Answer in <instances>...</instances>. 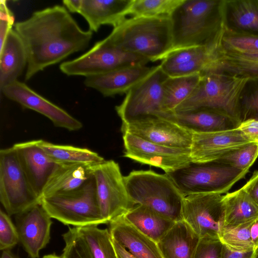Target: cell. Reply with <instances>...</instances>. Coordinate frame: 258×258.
Returning <instances> with one entry per match:
<instances>
[{
    "label": "cell",
    "instance_id": "cell-48",
    "mask_svg": "<svg viewBox=\"0 0 258 258\" xmlns=\"http://www.w3.org/2000/svg\"><path fill=\"white\" fill-rule=\"evenodd\" d=\"M112 241L117 258H136L117 242Z\"/></svg>",
    "mask_w": 258,
    "mask_h": 258
},
{
    "label": "cell",
    "instance_id": "cell-27",
    "mask_svg": "<svg viewBox=\"0 0 258 258\" xmlns=\"http://www.w3.org/2000/svg\"><path fill=\"white\" fill-rule=\"evenodd\" d=\"M200 239L182 220L175 222L157 245L163 258H194Z\"/></svg>",
    "mask_w": 258,
    "mask_h": 258
},
{
    "label": "cell",
    "instance_id": "cell-37",
    "mask_svg": "<svg viewBox=\"0 0 258 258\" xmlns=\"http://www.w3.org/2000/svg\"><path fill=\"white\" fill-rule=\"evenodd\" d=\"M252 222L223 230L220 236L221 241L235 251L243 252L254 250L250 234V228Z\"/></svg>",
    "mask_w": 258,
    "mask_h": 258
},
{
    "label": "cell",
    "instance_id": "cell-21",
    "mask_svg": "<svg viewBox=\"0 0 258 258\" xmlns=\"http://www.w3.org/2000/svg\"><path fill=\"white\" fill-rule=\"evenodd\" d=\"M133 0H81L78 14L87 21L89 30L97 32L102 25L113 28L120 24L129 15Z\"/></svg>",
    "mask_w": 258,
    "mask_h": 258
},
{
    "label": "cell",
    "instance_id": "cell-5",
    "mask_svg": "<svg viewBox=\"0 0 258 258\" xmlns=\"http://www.w3.org/2000/svg\"><path fill=\"white\" fill-rule=\"evenodd\" d=\"M246 79L222 73L202 75L190 95L175 108L174 112L211 109L229 116L239 124L241 120L238 98Z\"/></svg>",
    "mask_w": 258,
    "mask_h": 258
},
{
    "label": "cell",
    "instance_id": "cell-51",
    "mask_svg": "<svg viewBox=\"0 0 258 258\" xmlns=\"http://www.w3.org/2000/svg\"><path fill=\"white\" fill-rule=\"evenodd\" d=\"M255 258H258V252H257Z\"/></svg>",
    "mask_w": 258,
    "mask_h": 258
},
{
    "label": "cell",
    "instance_id": "cell-46",
    "mask_svg": "<svg viewBox=\"0 0 258 258\" xmlns=\"http://www.w3.org/2000/svg\"><path fill=\"white\" fill-rule=\"evenodd\" d=\"M250 234L254 250L258 252V218L252 222L250 228Z\"/></svg>",
    "mask_w": 258,
    "mask_h": 258
},
{
    "label": "cell",
    "instance_id": "cell-38",
    "mask_svg": "<svg viewBox=\"0 0 258 258\" xmlns=\"http://www.w3.org/2000/svg\"><path fill=\"white\" fill-rule=\"evenodd\" d=\"M258 157V144L252 143L225 155L215 162L248 171Z\"/></svg>",
    "mask_w": 258,
    "mask_h": 258
},
{
    "label": "cell",
    "instance_id": "cell-9",
    "mask_svg": "<svg viewBox=\"0 0 258 258\" xmlns=\"http://www.w3.org/2000/svg\"><path fill=\"white\" fill-rule=\"evenodd\" d=\"M168 76L159 65L126 94L122 102L115 106L122 122H128L148 116L166 119L171 113L163 107V83Z\"/></svg>",
    "mask_w": 258,
    "mask_h": 258
},
{
    "label": "cell",
    "instance_id": "cell-2",
    "mask_svg": "<svg viewBox=\"0 0 258 258\" xmlns=\"http://www.w3.org/2000/svg\"><path fill=\"white\" fill-rule=\"evenodd\" d=\"M223 0H183L170 17L171 51L195 46L219 48L224 31Z\"/></svg>",
    "mask_w": 258,
    "mask_h": 258
},
{
    "label": "cell",
    "instance_id": "cell-18",
    "mask_svg": "<svg viewBox=\"0 0 258 258\" xmlns=\"http://www.w3.org/2000/svg\"><path fill=\"white\" fill-rule=\"evenodd\" d=\"M15 221L25 250L30 258H39L50 238L51 218L40 204L16 215Z\"/></svg>",
    "mask_w": 258,
    "mask_h": 258
},
{
    "label": "cell",
    "instance_id": "cell-20",
    "mask_svg": "<svg viewBox=\"0 0 258 258\" xmlns=\"http://www.w3.org/2000/svg\"><path fill=\"white\" fill-rule=\"evenodd\" d=\"M13 147L33 189L40 198L57 163L39 146L37 140L16 143Z\"/></svg>",
    "mask_w": 258,
    "mask_h": 258
},
{
    "label": "cell",
    "instance_id": "cell-26",
    "mask_svg": "<svg viewBox=\"0 0 258 258\" xmlns=\"http://www.w3.org/2000/svg\"><path fill=\"white\" fill-rule=\"evenodd\" d=\"M25 46L16 31L11 29L0 49V90L18 80L27 66Z\"/></svg>",
    "mask_w": 258,
    "mask_h": 258
},
{
    "label": "cell",
    "instance_id": "cell-4",
    "mask_svg": "<svg viewBox=\"0 0 258 258\" xmlns=\"http://www.w3.org/2000/svg\"><path fill=\"white\" fill-rule=\"evenodd\" d=\"M124 179L129 198L134 206L148 207L175 222L183 220L184 197L167 174L151 170H134Z\"/></svg>",
    "mask_w": 258,
    "mask_h": 258
},
{
    "label": "cell",
    "instance_id": "cell-14",
    "mask_svg": "<svg viewBox=\"0 0 258 258\" xmlns=\"http://www.w3.org/2000/svg\"><path fill=\"white\" fill-rule=\"evenodd\" d=\"M121 131L157 144L190 149L192 132L178 124L159 116H148L122 122Z\"/></svg>",
    "mask_w": 258,
    "mask_h": 258
},
{
    "label": "cell",
    "instance_id": "cell-11",
    "mask_svg": "<svg viewBox=\"0 0 258 258\" xmlns=\"http://www.w3.org/2000/svg\"><path fill=\"white\" fill-rule=\"evenodd\" d=\"M92 175L100 211L107 224L134 206L117 163L112 160H105L94 165Z\"/></svg>",
    "mask_w": 258,
    "mask_h": 258
},
{
    "label": "cell",
    "instance_id": "cell-47",
    "mask_svg": "<svg viewBox=\"0 0 258 258\" xmlns=\"http://www.w3.org/2000/svg\"><path fill=\"white\" fill-rule=\"evenodd\" d=\"M62 3L69 12L78 13L81 0H64L62 1Z\"/></svg>",
    "mask_w": 258,
    "mask_h": 258
},
{
    "label": "cell",
    "instance_id": "cell-28",
    "mask_svg": "<svg viewBox=\"0 0 258 258\" xmlns=\"http://www.w3.org/2000/svg\"><path fill=\"white\" fill-rule=\"evenodd\" d=\"M222 204L223 230L235 228L258 218V207L242 187L223 196Z\"/></svg>",
    "mask_w": 258,
    "mask_h": 258
},
{
    "label": "cell",
    "instance_id": "cell-50",
    "mask_svg": "<svg viewBox=\"0 0 258 258\" xmlns=\"http://www.w3.org/2000/svg\"><path fill=\"white\" fill-rule=\"evenodd\" d=\"M42 258H63L62 256H57L55 254H50L44 255Z\"/></svg>",
    "mask_w": 258,
    "mask_h": 258
},
{
    "label": "cell",
    "instance_id": "cell-1",
    "mask_svg": "<svg viewBox=\"0 0 258 258\" xmlns=\"http://www.w3.org/2000/svg\"><path fill=\"white\" fill-rule=\"evenodd\" d=\"M14 30L27 50L25 80L88 47L93 32L81 28L69 11L55 5L35 12L17 22Z\"/></svg>",
    "mask_w": 258,
    "mask_h": 258
},
{
    "label": "cell",
    "instance_id": "cell-7",
    "mask_svg": "<svg viewBox=\"0 0 258 258\" xmlns=\"http://www.w3.org/2000/svg\"><path fill=\"white\" fill-rule=\"evenodd\" d=\"M248 172L217 162H191L167 174L185 197L202 193H227Z\"/></svg>",
    "mask_w": 258,
    "mask_h": 258
},
{
    "label": "cell",
    "instance_id": "cell-35",
    "mask_svg": "<svg viewBox=\"0 0 258 258\" xmlns=\"http://www.w3.org/2000/svg\"><path fill=\"white\" fill-rule=\"evenodd\" d=\"M218 49L225 53H258V35L235 33L224 29Z\"/></svg>",
    "mask_w": 258,
    "mask_h": 258
},
{
    "label": "cell",
    "instance_id": "cell-22",
    "mask_svg": "<svg viewBox=\"0 0 258 258\" xmlns=\"http://www.w3.org/2000/svg\"><path fill=\"white\" fill-rule=\"evenodd\" d=\"M109 231L112 239L136 258H163L157 243L147 236L124 218L111 221Z\"/></svg>",
    "mask_w": 258,
    "mask_h": 258
},
{
    "label": "cell",
    "instance_id": "cell-40",
    "mask_svg": "<svg viewBox=\"0 0 258 258\" xmlns=\"http://www.w3.org/2000/svg\"><path fill=\"white\" fill-rule=\"evenodd\" d=\"M20 241L16 226L10 216L2 210L0 211V249H9Z\"/></svg>",
    "mask_w": 258,
    "mask_h": 258
},
{
    "label": "cell",
    "instance_id": "cell-36",
    "mask_svg": "<svg viewBox=\"0 0 258 258\" xmlns=\"http://www.w3.org/2000/svg\"><path fill=\"white\" fill-rule=\"evenodd\" d=\"M238 108L241 122L258 119V78H247L238 98Z\"/></svg>",
    "mask_w": 258,
    "mask_h": 258
},
{
    "label": "cell",
    "instance_id": "cell-15",
    "mask_svg": "<svg viewBox=\"0 0 258 258\" xmlns=\"http://www.w3.org/2000/svg\"><path fill=\"white\" fill-rule=\"evenodd\" d=\"M251 143L237 127L211 132H193L190 147L191 162H215Z\"/></svg>",
    "mask_w": 258,
    "mask_h": 258
},
{
    "label": "cell",
    "instance_id": "cell-24",
    "mask_svg": "<svg viewBox=\"0 0 258 258\" xmlns=\"http://www.w3.org/2000/svg\"><path fill=\"white\" fill-rule=\"evenodd\" d=\"M224 29L258 35V0H223Z\"/></svg>",
    "mask_w": 258,
    "mask_h": 258
},
{
    "label": "cell",
    "instance_id": "cell-17",
    "mask_svg": "<svg viewBox=\"0 0 258 258\" xmlns=\"http://www.w3.org/2000/svg\"><path fill=\"white\" fill-rule=\"evenodd\" d=\"M218 49L205 46L180 49L168 54L159 66L168 77L214 73Z\"/></svg>",
    "mask_w": 258,
    "mask_h": 258
},
{
    "label": "cell",
    "instance_id": "cell-8",
    "mask_svg": "<svg viewBox=\"0 0 258 258\" xmlns=\"http://www.w3.org/2000/svg\"><path fill=\"white\" fill-rule=\"evenodd\" d=\"M0 201L9 216L40 204L13 146L0 151Z\"/></svg>",
    "mask_w": 258,
    "mask_h": 258
},
{
    "label": "cell",
    "instance_id": "cell-13",
    "mask_svg": "<svg viewBox=\"0 0 258 258\" xmlns=\"http://www.w3.org/2000/svg\"><path fill=\"white\" fill-rule=\"evenodd\" d=\"M223 196L202 193L185 197L182 205L183 220L200 237L220 239L223 230Z\"/></svg>",
    "mask_w": 258,
    "mask_h": 258
},
{
    "label": "cell",
    "instance_id": "cell-34",
    "mask_svg": "<svg viewBox=\"0 0 258 258\" xmlns=\"http://www.w3.org/2000/svg\"><path fill=\"white\" fill-rule=\"evenodd\" d=\"M183 0H133L129 15L133 17H169Z\"/></svg>",
    "mask_w": 258,
    "mask_h": 258
},
{
    "label": "cell",
    "instance_id": "cell-6",
    "mask_svg": "<svg viewBox=\"0 0 258 258\" xmlns=\"http://www.w3.org/2000/svg\"><path fill=\"white\" fill-rule=\"evenodd\" d=\"M40 204L51 218L80 227L107 224L99 208L92 176L79 188L42 198Z\"/></svg>",
    "mask_w": 258,
    "mask_h": 258
},
{
    "label": "cell",
    "instance_id": "cell-33",
    "mask_svg": "<svg viewBox=\"0 0 258 258\" xmlns=\"http://www.w3.org/2000/svg\"><path fill=\"white\" fill-rule=\"evenodd\" d=\"M97 226L76 227L92 258H117L109 230Z\"/></svg>",
    "mask_w": 258,
    "mask_h": 258
},
{
    "label": "cell",
    "instance_id": "cell-3",
    "mask_svg": "<svg viewBox=\"0 0 258 258\" xmlns=\"http://www.w3.org/2000/svg\"><path fill=\"white\" fill-rule=\"evenodd\" d=\"M113 46L150 61L162 60L172 49L169 17H132L113 28L106 37Z\"/></svg>",
    "mask_w": 258,
    "mask_h": 258
},
{
    "label": "cell",
    "instance_id": "cell-19",
    "mask_svg": "<svg viewBox=\"0 0 258 258\" xmlns=\"http://www.w3.org/2000/svg\"><path fill=\"white\" fill-rule=\"evenodd\" d=\"M146 65H134L85 78V85L105 97L126 94L155 69Z\"/></svg>",
    "mask_w": 258,
    "mask_h": 258
},
{
    "label": "cell",
    "instance_id": "cell-23",
    "mask_svg": "<svg viewBox=\"0 0 258 258\" xmlns=\"http://www.w3.org/2000/svg\"><path fill=\"white\" fill-rule=\"evenodd\" d=\"M93 167L83 164H56L42 190L40 200L79 188L92 176Z\"/></svg>",
    "mask_w": 258,
    "mask_h": 258
},
{
    "label": "cell",
    "instance_id": "cell-25",
    "mask_svg": "<svg viewBox=\"0 0 258 258\" xmlns=\"http://www.w3.org/2000/svg\"><path fill=\"white\" fill-rule=\"evenodd\" d=\"M168 120L193 132L205 133L237 128L239 124L229 116L214 110L200 109L173 112Z\"/></svg>",
    "mask_w": 258,
    "mask_h": 258
},
{
    "label": "cell",
    "instance_id": "cell-12",
    "mask_svg": "<svg viewBox=\"0 0 258 258\" xmlns=\"http://www.w3.org/2000/svg\"><path fill=\"white\" fill-rule=\"evenodd\" d=\"M122 139L124 157L161 168L165 173L173 172L191 162L190 149L157 144L128 133H122Z\"/></svg>",
    "mask_w": 258,
    "mask_h": 258
},
{
    "label": "cell",
    "instance_id": "cell-45",
    "mask_svg": "<svg viewBox=\"0 0 258 258\" xmlns=\"http://www.w3.org/2000/svg\"><path fill=\"white\" fill-rule=\"evenodd\" d=\"M15 20H0V49L3 47Z\"/></svg>",
    "mask_w": 258,
    "mask_h": 258
},
{
    "label": "cell",
    "instance_id": "cell-31",
    "mask_svg": "<svg viewBox=\"0 0 258 258\" xmlns=\"http://www.w3.org/2000/svg\"><path fill=\"white\" fill-rule=\"evenodd\" d=\"M214 73L241 78H258V53H225L218 49Z\"/></svg>",
    "mask_w": 258,
    "mask_h": 258
},
{
    "label": "cell",
    "instance_id": "cell-10",
    "mask_svg": "<svg viewBox=\"0 0 258 258\" xmlns=\"http://www.w3.org/2000/svg\"><path fill=\"white\" fill-rule=\"evenodd\" d=\"M149 62L144 57L117 48L105 38L78 57L62 62L59 69L68 76L86 78L125 67L146 65Z\"/></svg>",
    "mask_w": 258,
    "mask_h": 258
},
{
    "label": "cell",
    "instance_id": "cell-49",
    "mask_svg": "<svg viewBox=\"0 0 258 258\" xmlns=\"http://www.w3.org/2000/svg\"><path fill=\"white\" fill-rule=\"evenodd\" d=\"M1 258H16L9 249L3 251Z\"/></svg>",
    "mask_w": 258,
    "mask_h": 258
},
{
    "label": "cell",
    "instance_id": "cell-43",
    "mask_svg": "<svg viewBox=\"0 0 258 258\" xmlns=\"http://www.w3.org/2000/svg\"><path fill=\"white\" fill-rule=\"evenodd\" d=\"M242 187L258 207V170L253 173L251 178Z\"/></svg>",
    "mask_w": 258,
    "mask_h": 258
},
{
    "label": "cell",
    "instance_id": "cell-29",
    "mask_svg": "<svg viewBox=\"0 0 258 258\" xmlns=\"http://www.w3.org/2000/svg\"><path fill=\"white\" fill-rule=\"evenodd\" d=\"M123 216L134 227L157 243L175 223L142 205L134 206Z\"/></svg>",
    "mask_w": 258,
    "mask_h": 258
},
{
    "label": "cell",
    "instance_id": "cell-42",
    "mask_svg": "<svg viewBox=\"0 0 258 258\" xmlns=\"http://www.w3.org/2000/svg\"><path fill=\"white\" fill-rule=\"evenodd\" d=\"M237 128L248 140L258 144V119H249L243 121Z\"/></svg>",
    "mask_w": 258,
    "mask_h": 258
},
{
    "label": "cell",
    "instance_id": "cell-44",
    "mask_svg": "<svg viewBox=\"0 0 258 258\" xmlns=\"http://www.w3.org/2000/svg\"><path fill=\"white\" fill-rule=\"evenodd\" d=\"M257 251H237L231 249L223 243L221 258H255Z\"/></svg>",
    "mask_w": 258,
    "mask_h": 258
},
{
    "label": "cell",
    "instance_id": "cell-41",
    "mask_svg": "<svg viewBox=\"0 0 258 258\" xmlns=\"http://www.w3.org/2000/svg\"><path fill=\"white\" fill-rule=\"evenodd\" d=\"M223 243L220 239L203 237L200 239L194 258H221Z\"/></svg>",
    "mask_w": 258,
    "mask_h": 258
},
{
    "label": "cell",
    "instance_id": "cell-30",
    "mask_svg": "<svg viewBox=\"0 0 258 258\" xmlns=\"http://www.w3.org/2000/svg\"><path fill=\"white\" fill-rule=\"evenodd\" d=\"M39 146L57 164H83L94 166L105 160L90 149L70 145L54 144L37 140Z\"/></svg>",
    "mask_w": 258,
    "mask_h": 258
},
{
    "label": "cell",
    "instance_id": "cell-16",
    "mask_svg": "<svg viewBox=\"0 0 258 258\" xmlns=\"http://www.w3.org/2000/svg\"><path fill=\"white\" fill-rule=\"evenodd\" d=\"M1 91L7 98L23 107L45 116L56 127L70 131H78L83 127L80 121L23 82L16 80L4 87Z\"/></svg>",
    "mask_w": 258,
    "mask_h": 258
},
{
    "label": "cell",
    "instance_id": "cell-39",
    "mask_svg": "<svg viewBox=\"0 0 258 258\" xmlns=\"http://www.w3.org/2000/svg\"><path fill=\"white\" fill-rule=\"evenodd\" d=\"M62 237L65 246L61 256L63 258H92L76 227H69Z\"/></svg>",
    "mask_w": 258,
    "mask_h": 258
},
{
    "label": "cell",
    "instance_id": "cell-32",
    "mask_svg": "<svg viewBox=\"0 0 258 258\" xmlns=\"http://www.w3.org/2000/svg\"><path fill=\"white\" fill-rule=\"evenodd\" d=\"M202 77L201 74L167 77L163 83V107L167 113H173L194 91Z\"/></svg>",
    "mask_w": 258,
    "mask_h": 258
}]
</instances>
